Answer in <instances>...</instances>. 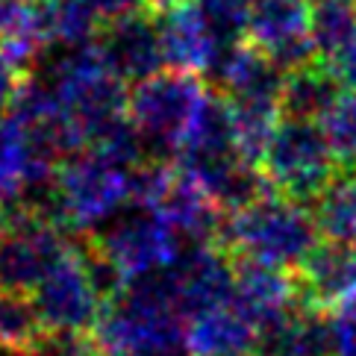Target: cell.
I'll use <instances>...</instances> for the list:
<instances>
[{
    "mask_svg": "<svg viewBox=\"0 0 356 356\" xmlns=\"http://www.w3.org/2000/svg\"><path fill=\"white\" fill-rule=\"evenodd\" d=\"M0 227H3V218H0Z\"/></svg>",
    "mask_w": 356,
    "mask_h": 356,
    "instance_id": "4316f807",
    "label": "cell"
},
{
    "mask_svg": "<svg viewBox=\"0 0 356 356\" xmlns=\"http://www.w3.org/2000/svg\"><path fill=\"white\" fill-rule=\"evenodd\" d=\"M27 74L21 65H15L3 50H0V115H6V112L15 109L18 97L24 92V83H27Z\"/></svg>",
    "mask_w": 356,
    "mask_h": 356,
    "instance_id": "44dd1931",
    "label": "cell"
},
{
    "mask_svg": "<svg viewBox=\"0 0 356 356\" xmlns=\"http://www.w3.org/2000/svg\"><path fill=\"white\" fill-rule=\"evenodd\" d=\"M95 6V12L100 15V21H115L124 15H133V12L150 9V0H88Z\"/></svg>",
    "mask_w": 356,
    "mask_h": 356,
    "instance_id": "cb8c5ba5",
    "label": "cell"
},
{
    "mask_svg": "<svg viewBox=\"0 0 356 356\" xmlns=\"http://www.w3.org/2000/svg\"><path fill=\"white\" fill-rule=\"evenodd\" d=\"M257 330L233 300L203 309L186 321V341L192 356H245L257 350Z\"/></svg>",
    "mask_w": 356,
    "mask_h": 356,
    "instance_id": "4fadbf2b",
    "label": "cell"
},
{
    "mask_svg": "<svg viewBox=\"0 0 356 356\" xmlns=\"http://www.w3.org/2000/svg\"><path fill=\"white\" fill-rule=\"evenodd\" d=\"M245 39L286 74L321 59L312 39L309 0H257Z\"/></svg>",
    "mask_w": 356,
    "mask_h": 356,
    "instance_id": "9c48e42d",
    "label": "cell"
},
{
    "mask_svg": "<svg viewBox=\"0 0 356 356\" xmlns=\"http://www.w3.org/2000/svg\"><path fill=\"white\" fill-rule=\"evenodd\" d=\"M262 174L274 192L298 203H315L345 171L321 121L283 115L262 156Z\"/></svg>",
    "mask_w": 356,
    "mask_h": 356,
    "instance_id": "277c9868",
    "label": "cell"
},
{
    "mask_svg": "<svg viewBox=\"0 0 356 356\" xmlns=\"http://www.w3.org/2000/svg\"><path fill=\"white\" fill-rule=\"evenodd\" d=\"M207 77L165 68L127 95V121L142 138L150 162H174L209 104Z\"/></svg>",
    "mask_w": 356,
    "mask_h": 356,
    "instance_id": "3957f363",
    "label": "cell"
},
{
    "mask_svg": "<svg viewBox=\"0 0 356 356\" xmlns=\"http://www.w3.org/2000/svg\"><path fill=\"white\" fill-rule=\"evenodd\" d=\"M195 3L224 44L245 42L250 9L257 0H195Z\"/></svg>",
    "mask_w": 356,
    "mask_h": 356,
    "instance_id": "ffe728a7",
    "label": "cell"
},
{
    "mask_svg": "<svg viewBox=\"0 0 356 356\" xmlns=\"http://www.w3.org/2000/svg\"><path fill=\"white\" fill-rule=\"evenodd\" d=\"M321 127L339 162L345 168H356V92H341L321 118Z\"/></svg>",
    "mask_w": 356,
    "mask_h": 356,
    "instance_id": "d6986e66",
    "label": "cell"
},
{
    "mask_svg": "<svg viewBox=\"0 0 356 356\" xmlns=\"http://www.w3.org/2000/svg\"><path fill=\"white\" fill-rule=\"evenodd\" d=\"M333 324V356H356V318L330 315Z\"/></svg>",
    "mask_w": 356,
    "mask_h": 356,
    "instance_id": "603a6c76",
    "label": "cell"
},
{
    "mask_svg": "<svg viewBox=\"0 0 356 356\" xmlns=\"http://www.w3.org/2000/svg\"><path fill=\"white\" fill-rule=\"evenodd\" d=\"M245 356H253V353H245Z\"/></svg>",
    "mask_w": 356,
    "mask_h": 356,
    "instance_id": "83f0119b",
    "label": "cell"
},
{
    "mask_svg": "<svg viewBox=\"0 0 356 356\" xmlns=\"http://www.w3.org/2000/svg\"><path fill=\"white\" fill-rule=\"evenodd\" d=\"M233 307L248 318L257 336H262L309 303H303L298 274L257 262H236Z\"/></svg>",
    "mask_w": 356,
    "mask_h": 356,
    "instance_id": "8fae6325",
    "label": "cell"
},
{
    "mask_svg": "<svg viewBox=\"0 0 356 356\" xmlns=\"http://www.w3.org/2000/svg\"><path fill=\"white\" fill-rule=\"evenodd\" d=\"M324 62L330 65L333 77L339 80V86L345 88V92H356V35L345 47H339L330 59H324Z\"/></svg>",
    "mask_w": 356,
    "mask_h": 356,
    "instance_id": "7402d4cb",
    "label": "cell"
},
{
    "mask_svg": "<svg viewBox=\"0 0 356 356\" xmlns=\"http://www.w3.org/2000/svg\"><path fill=\"white\" fill-rule=\"evenodd\" d=\"M97 54L106 68L127 86H136L168 68L162 44L159 18L154 9H142L133 15L106 21L97 33Z\"/></svg>",
    "mask_w": 356,
    "mask_h": 356,
    "instance_id": "30bf717a",
    "label": "cell"
},
{
    "mask_svg": "<svg viewBox=\"0 0 356 356\" xmlns=\"http://www.w3.org/2000/svg\"><path fill=\"white\" fill-rule=\"evenodd\" d=\"M56 156L35 138L15 109L0 115V207H33L44 212Z\"/></svg>",
    "mask_w": 356,
    "mask_h": 356,
    "instance_id": "ba28073f",
    "label": "cell"
},
{
    "mask_svg": "<svg viewBox=\"0 0 356 356\" xmlns=\"http://www.w3.org/2000/svg\"><path fill=\"white\" fill-rule=\"evenodd\" d=\"M218 245L236 262H257L295 274L321 245V230L307 203L271 188L224 215Z\"/></svg>",
    "mask_w": 356,
    "mask_h": 356,
    "instance_id": "6da1fadb",
    "label": "cell"
},
{
    "mask_svg": "<svg viewBox=\"0 0 356 356\" xmlns=\"http://www.w3.org/2000/svg\"><path fill=\"white\" fill-rule=\"evenodd\" d=\"M183 248L186 241L174 233V227L159 212L136 200L104 230H97L95 241L88 245L95 259L118 280L121 289L165 271Z\"/></svg>",
    "mask_w": 356,
    "mask_h": 356,
    "instance_id": "5b68a950",
    "label": "cell"
},
{
    "mask_svg": "<svg viewBox=\"0 0 356 356\" xmlns=\"http://www.w3.org/2000/svg\"><path fill=\"white\" fill-rule=\"evenodd\" d=\"M318 56L330 59L356 35V0H309Z\"/></svg>",
    "mask_w": 356,
    "mask_h": 356,
    "instance_id": "ac0fdd59",
    "label": "cell"
},
{
    "mask_svg": "<svg viewBox=\"0 0 356 356\" xmlns=\"http://www.w3.org/2000/svg\"><path fill=\"white\" fill-rule=\"evenodd\" d=\"M68 248L71 241L47 212L33 207L9 209L0 227V289L33 295Z\"/></svg>",
    "mask_w": 356,
    "mask_h": 356,
    "instance_id": "52a82bcc",
    "label": "cell"
},
{
    "mask_svg": "<svg viewBox=\"0 0 356 356\" xmlns=\"http://www.w3.org/2000/svg\"><path fill=\"white\" fill-rule=\"evenodd\" d=\"M253 356H333L330 312L303 307L257 341Z\"/></svg>",
    "mask_w": 356,
    "mask_h": 356,
    "instance_id": "5bb4252c",
    "label": "cell"
},
{
    "mask_svg": "<svg viewBox=\"0 0 356 356\" xmlns=\"http://www.w3.org/2000/svg\"><path fill=\"white\" fill-rule=\"evenodd\" d=\"M47 327L30 295L0 289V350L30 356L44 341Z\"/></svg>",
    "mask_w": 356,
    "mask_h": 356,
    "instance_id": "2e32d148",
    "label": "cell"
},
{
    "mask_svg": "<svg viewBox=\"0 0 356 356\" xmlns=\"http://www.w3.org/2000/svg\"><path fill=\"white\" fill-rule=\"evenodd\" d=\"M174 3H180V0H150V9L159 12V9H168V6H174Z\"/></svg>",
    "mask_w": 356,
    "mask_h": 356,
    "instance_id": "484cf974",
    "label": "cell"
},
{
    "mask_svg": "<svg viewBox=\"0 0 356 356\" xmlns=\"http://www.w3.org/2000/svg\"><path fill=\"white\" fill-rule=\"evenodd\" d=\"M30 298L47 333H95L112 300L88 248L77 245L68 248Z\"/></svg>",
    "mask_w": 356,
    "mask_h": 356,
    "instance_id": "8992f818",
    "label": "cell"
},
{
    "mask_svg": "<svg viewBox=\"0 0 356 356\" xmlns=\"http://www.w3.org/2000/svg\"><path fill=\"white\" fill-rule=\"evenodd\" d=\"M315 224L324 241L356 245V177L341 174L327 192L312 203Z\"/></svg>",
    "mask_w": 356,
    "mask_h": 356,
    "instance_id": "e0dca14e",
    "label": "cell"
},
{
    "mask_svg": "<svg viewBox=\"0 0 356 356\" xmlns=\"http://www.w3.org/2000/svg\"><path fill=\"white\" fill-rule=\"evenodd\" d=\"M345 92L333 77V71L324 59H315L309 65H300L286 74L283 86V115L321 121L327 109L336 104V97Z\"/></svg>",
    "mask_w": 356,
    "mask_h": 356,
    "instance_id": "9a60e30c",
    "label": "cell"
},
{
    "mask_svg": "<svg viewBox=\"0 0 356 356\" xmlns=\"http://www.w3.org/2000/svg\"><path fill=\"white\" fill-rule=\"evenodd\" d=\"M156 18H159L168 68L212 77L221 54L230 44H224L215 35V30L203 18V12L197 9L195 0H180V3H174L168 9H159Z\"/></svg>",
    "mask_w": 356,
    "mask_h": 356,
    "instance_id": "7c38bea8",
    "label": "cell"
},
{
    "mask_svg": "<svg viewBox=\"0 0 356 356\" xmlns=\"http://www.w3.org/2000/svg\"><path fill=\"white\" fill-rule=\"evenodd\" d=\"M136 171L100 147H86L56 162L44 212L62 230L95 236L136 197Z\"/></svg>",
    "mask_w": 356,
    "mask_h": 356,
    "instance_id": "7a4b0ae2",
    "label": "cell"
},
{
    "mask_svg": "<svg viewBox=\"0 0 356 356\" xmlns=\"http://www.w3.org/2000/svg\"><path fill=\"white\" fill-rule=\"evenodd\" d=\"M330 315H350V318H356V295L345 303V307H339L336 312H330Z\"/></svg>",
    "mask_w": 356,
    "mask_h": 356,
    "instance_id": "d4e9b609",
    "label": "cell"
}]
</instances>
